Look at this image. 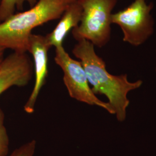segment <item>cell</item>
Returning <instances> with one entry per match:
<instances>
[{"mask_svg": "<svg viewBox=\"0 0 156 156\" xmlns=\"http://www.w3.org/2000/svg\"><path fill=\"white\" fill-rule=\"evenodd\" d=\"M94 47L88 41H79L73 48V55L82 63L94 94L105 95L113 115L119 122H123L129 105L128 94L140 87L143 82H130L127 74L110 73L106 69L105 62L96 53Z\"/></svg>", "mask_w": 156, "mask_h": 156, "instance_id": "obj_1", "label": "cell"}, {"mask_svg": "<svg viewBox=\"0 0 156 156\" xmlns=\"http://www.w3.org/2000/svg\"><path fill=\"white\" fill-rule=\"evenodd\" d=\"M77 0H38L28 10L15 13L0 23V48L27 52L28 41L34 28L60 19Z\"/></svg>", "mask_w": 156, "mask_h": 156, "instance_id": "obj_2", "label": "cell"}, {"mask_svg": "<svg viewBox=\"0 0 156 156\" xmlns=\"http://www.w3.org/2000/svg\"><path fill=\"white\" fill-rule=\"evenodd\" d=\"M82 6L80 22L72 30L77 41L86 40L94 46L102 48L111 37L112 11L117 0H78Z\"/></svg>", "mask_w": 156, "mask_h": 156, "instance_id": "obj_3", "label": "cell"}, {"mask_svg": "<svg viewBox=\"0 0 156 156\" xmlns=\"http://www.w3.org/2000/svg\"><path fill=\"white\" fill-rule=\"evenodd\" d=\"M153 3L146 0H134L129 5L112 13V24L122 31L124 42L134 46L142 45L154 33V19L151 14Z\"/></svg>", "mask_w": 156, "mask_h": 156, "instance_id": "obj_4", "label": "cell"}, {"mask_svg": "<svg viewBox=\"0 0 156 156\" xmlns=\"http://www.w3.org/2000/svg\"><path fill=\"white\" fill-rule=\"evenodd\" d=\"M55 50V61L63 72V81L69 96L75 100L89 105L102 108L113 115L109 104L100 100L93 92L80 61L71 57L63 46L56 48Z\"/></svg>", "mask_w": 156, "mask_h": 156, "instance_id": "obj_5", "label": "cell"}, {"mask_svg": "<svg viewBox=\"0 0 156 156\" xmlns=\"http://www.w3.org/2000/svg\"><path fill=\"white\" fill-rule=\"evenodd\" d=\"M33 75V63L27 52L13 51L0 64V95L12 87L27 86Z\"/></svg>", "mask_w": 156, "mask_h": 156, "instance_id": "obj_6", "label": "cell"}, {"mask_svg": "<svg viewBox=\"0 0 156 156\" xmlns=\"http://www.w3.org/2000/svg\"><path fill=\"white\" fill-rule=\"evenodd\" d=\"M51 48L46 36L32 34L28 41V51L33 56L35 82L33 89L24 105V111L33 113L41 90L45 85L48 74V51Z\"/></svg>", "mask_w": 156, "mask_h": 156, "instance_id": "obj_7", "label": "cell"}, {"mask_svg": "<svg viewBox=\"0 0 156 156\" xmlns=\"http://www.w3.org/2000/svg\"><path fill=\"white\" fill-rule=\"evenodd\" d=\"M82 15V8L78 0L68 7L55 28L46 35L51 48L53 46L56 48L63 46L67 34L71 30L76 27L80 22Z\"/></svg>", "mask_w": 156, "mask_h": 156, "instance_id": "obj_8", "label": "cell"}, {"mask_svg": "<svg viewBox=\"0 0 156 156\" xmlns=\"http://www.w3.org/2000/svg\"><path fill=\"white\" fill-rule=\"evenodd\" d=\"M38 0H1L0 2V23L15 14L16 9L22 10L24 3L27 2L31 7L33 6Z\"/></svg>", "mask_w": 156, "mask_h": 156, "instance_id": "obj_9", "label": "cell"}, {"mask_svg": "<svg viewBox=\"0 0 156 156\" xmlns=\"http://www.w3.org/2000/svg\"><path fill=\"white\" fill-rule=\"evenodd\" d=\"M5 113L0 107V156H6L9 152V137L5 124Z\"/></svg>", "mask_w": 156, "mask_h": 156, "instance_id": "obj_10", "label": "cell"}, {"mask_svg": "<svg viewBox=\"0 0 156 156\" xmlns=\"http://www.w3.org/2000/svg\"><path fill=\"white\" fill-rule=\"evenodd\" d=\"M36 146V140H31L16 149L9 156H34Z\"/></svg>", "mask_w": 156, "mask_h": 156, "instance_id": "obj_11", "label": "cell"}, {"mask_svg": "<svg viewBox=\"0 0 156 156\" xmlns=\"http://www.w3.org/2000/svg\"><path fill=\"white\" fill-rule=\"evenodd\" d=\"M5 49L3 48H0V64L1 63V62H2V60L4 58V53H5Z\"/></svg>", "mask_w": 156, "mask_h": 156, "instance_id": "obj_12", "label": "cell"}, {"mask_svg": "<svg viewBox=\"0 0 156 156\" xmlns=\"http://www.w3.org/2000/svg\"><path fill=\"white\" fill-rule=\"evenodd\" d=\"M1 0H0V2H1Z\"/></svg>", "mask_w": 156, "mask_h": 156, "instance_id": "obj_13", "label": "cell"}, {"mask_svg": "<svg viewBox=\"0 0 156 156\" xmlns=\"http://www.w3.org/2000/svg\"></svg>", "mask_w": 156, "mask_h": 156, "instance_id": "obj_14", "label": "cell"}]
</instances>
